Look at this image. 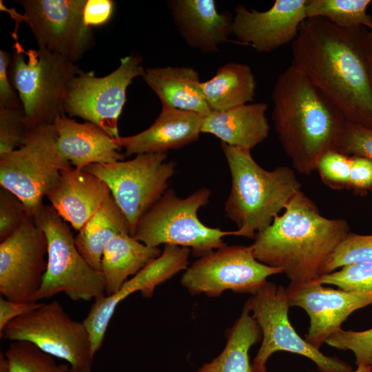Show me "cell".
<instances>
[{
    "label": "cell",
    "mask_w": 372,
    "mask_h": 372,
    "mask_svg": "<svg viewBox=\"0 0 372 372\" xmlns=\"http://www.w3.org/2000/svg\"><path fill=\"white\" fill-rule=\"evenodd\" d=\"M167 154H142L128 161L92 164L83 169L108 186L117 205L128 220L133 234L140 218L167 189L176 164Z\"/></svg>",
    "instance_id": "obj_10"
},
{
    "label": "cell",
    "mask_w": 372,
    "mask_h": 372,
    "mask_svg": "<svg viewBox=\"0 0 372 372\" xmlns=\"http://www.w3.org/2000/svg\"><path fill=\"white\" fill-rule=\"evenodd\" d=\"M159 247L147 246L129 233L112 238L103 252L101 271L105 282V296L115 293L128 280L158 258Z\"/></svg>",
    "instance_id": "obj_25"
},
{
    "label": "cell",
    "mask_w": 372,
    "mask_h": 372,
    "mask_svg": "<svg viewBox=\"0 0 372 372\" xmlns=\"http://www.w3.org/2000/svg\"><path fill=\"white\" fill-rule=\"evenodd\" d=\"M322 285L337 286L352 292L372 291V263H354L321 276L317 281Z\"/></svg>",
    "instance_id": "obj_32"
},
{
    "label": "cell",
    "mask_w": 372,
    "mask_h": 372,
    "mask_svg": "<svg viewBox=\"0 0 372 372\" xmlns=\"http://www.w3.org/2000/svg\"><path fill=\"white\" fill-rule=\"evenodd\" d=\"M371 365H360L353 372H370Z\"/></svg>",
    "instance_id": "obj_43"
},
{
    "label": "cell",
    "mask_w": 372,
    "mask_h": 372,
    "mask_svg": "<svg viewBox=\"0 0 372 372\" xmlns=\"http://www.w3.org/2000/svg\"><path fill=\"white\" fill-rule=\"evenodd\" d=\"M8 372H69L68 363L56 364L54 358L28 341L12 342L5 352Z\"/></svg>",
    "instance_id": "obj_30"
},
{
    "label": "cell",
    "mask_w": 372,
    "mask_h": 372,
    "mask_svg": "<svg viewBox=\"0 0 372 372\" xmlns=\"http://www.w3.org/2000/svg\"><path fill=\"white\" fill-rule=\"evenodd\" d=\"M42 302H14L0 296V333L12 320L25 315L40 307Z\"/></svg>",
    "instance_id": "obj_41"
},
{
    "label": "cell",
    "mask_w": 372,
    "mask_h": 372,
    "mask_svg": "<svg viewBox=\"0 0 372 372\" xmlns=\"http://www.w3.org/2000/svg\"><path fill=\"white\" fill-rule=\"evenodd\" d=\"M210 196L211 191L206 187L186 198L167 189L140 218L132 236L149 247L169 245L192 249L199 258L226 245L223 238L232 232L208 227L198 216Z\"/></svg>",
    "instance_id": "obj_6"
},
{
    "label": "cell",
    "mask_w": 372,
    "mask_h": 372,
    "mask_svg": "<svg viewBox=\"0 0 372 372\" xmlns=\"http://www.w3.org/2000/svg\"><path fill=\"white\" fill-rule=\"evenodd\" d=\"M271 97L272 121L285 154L295 170L311 174L324 153L338 150L348 121L291 65L278 77Z\"/></svg>",
    "instance_id": "obj_3"
},
{
    "label": "cell",
    "mask_w": 372,
    "mask_h": 372,
    "mask_svg": "<svg viewBox=\"0 0 372 372\" xmlns=\"http://www.w3.org/2000/svg\"><path fill=\"white\" fill-rule=\"evenodd\" d=\"M142 77L159 98L162 106L194 112L204 117L211 112L203 94L199 74L194 68H147Z\"/></svg>",
    "instance_id": "obj_24"
},
{
    "label": "cell",
    "mask_w": 372,
    "mask_h": 372,
    "mask_svg": "<svg viewBox=\"0 0 372 372\" xmlns=\"http://www.w3.org/2000/svg\"><path fill=\"white\" fill-rule=\"evenodd\" d=\"M174 25L191 48L204 53L219 52V45L233 34L232 14L219 12L214 0L167 1Z\"/></svg>",
    "instance_id": "obj_19"
},
{
    "label": "cell",
    "mask_w": 372,
    "mask_h": 372,
    "mask_svg": "<svg viewBox=\"0 0 372 372\" xmlns=\"http://www.w3.org/2000/svg\"><path fill=\"white\" fill-rule=\"evenodd\" d=\"M262 338L260 327L245 303L240 317L227 331L222 352L195 372H253L249 351Z\"/></svg>",
    "instance_id": "obj_28"
},
{
    "label": "cell",
    "mask_w": 372,
    "mask_h": 372,
    "mask_svg": "<svg viewBox=\"0 0 372 372\" xmlns=\"http://www.w3.org/2000/svg\"><path fill=\"white\" fill-rule=\"evenodd\" d=\"M221 147L231 176L224 208L237 226L232 236L254 239L301 190V183L289 167L266 170L254 159L250 149L223 143Z\"/></svg>",
    "instance_id": "obj_4"
},
{
    "label": "cell",
    "mask_w": 372,
    "mask_h": 372,
    "mask_svg": "<svg viewBox=\"0 0 372 372\" xmlns=\"http://www.w3.org/2000/svg\"><path fill=\"white\" fill-rule=\"evenodd\" d=\"M251 314L258 324L262 340L252 365L264 366L277 351H287L311 360L320 372H353L347 363L325 355L297 333L291 324L288 312L291 306L287 289L267 282L246 302Z\"/></svg>",
    "instance_id": "obj_12"
},
{
    "label": "cell",
    "mask_w": 372,
    "mask_h": 372,
    "mask_svg": "<svg viewBox=\"0 0 372 372\" xmlns=\"http://www.w3.org/2000/svg\"><path fill=\"white\" fill-rule=\"evenodd\" d=\"M45 234L28 216L10 237L0 242V293L14 302L34 301L47 267Z\"/></svg>",
    "instance_id": "obj_15"
},
{
    "label": "cell",
    "mask_w": 372,
    "mask_h": 372,
    "mask_svg": "<svg viewBox=\"0 0 372 372\" xmlns=\"http://www.w3.org/2000/svg\"><path fill=\"white\" fill-rule=\"evenodd\" d=\"M11 59L12 53L0 50V108L23 110L19 96L8 76Z\"/></svg>",
    "instance_id": "obj_38"
},
{
    "label": "cell",
    "mask_w": 372,
    "mask_h": 372,
    "mask_svg": "<svg viewBox=\"0 0 372 372\" xmlns=\"http://www.w3.org/2000/svg\"><path fill=\"white\" fill-rule=\"evenodd\" d=\"M371 0H307V18H322L345 29L364 26L372 31V18L367 14Z\"/></svg>",
    "instance_id": "obj_29"
},
{
    "label": "cell",
    "mask_w": 372,
    "mask_h": 372,
    "mask_svg": "<svg viewBox=\"0 0 372 372\" xmlns=\"http://www.w3.org/2000/svg\"><path fill=\"white\" fill-rule=\"evenodd\" d=\"M323 285L312 282L287 288L290 305L303 309L309 316L310 325L304 338L317 349L342 329L350 314L372 304V291L352 292Z\"/></svg>",
    "instance_id": "obj_17"
},
{
    "label": "cell",
    "mask_w": 372,
    "mask_h": 372,
    "mask_svg": "<svg viewBox=\"0 0 372 372\" xmlns=\"http://www.w3.org/2000/svg\"><path fill=\"white\" fill-rule=\"evenodd\" d=\"M201 86L211 110L221 112L253 101L256 82L249 65L228 63L219 67Z\"/></svg>",
    "instance_id": "obj_27"
},
{
    "label": "cell",
    "mask_w": 372,
    "mask_h": 372,
    "mask_svg": "<svg viewBox=\"0 0 372 372\" xmlns=\"http://www.w3.org/2000/svg\"><path fill=\"white\" fill-rule=\"evenodd\" d=\"M114 10V2L112 0H87L84 8V19L90 28L107 23L111 19Z\"/></svg>",
    "instance_id": "obj_40"
},
{
    "label": "cell",
    "mask_w": 372,
    "mask_h": 372,
    "mask_svg": "<svg viewBox=\"0 0 372 372\" xmlns=\"http://www.w3.org/2000/svg\"><path fill=\"white\" fill-rule=\"evenodd\" d=\"M53 125L57 135V149L74 168L112 163L124 157L116 139L94 123H79L63 114L54 120Z\"/></svg>",
    "instance_id": "obj_21"
},
{
    "label": "cell",
    "mask_w": 372,
    "mask_h": 372,
    "mask_svg": "<svg viewBox=\"0 0 372 372\" xmlns=\"http://www.w3.org/2000/svg\"><path fill=\"white\" fill-rule=\"evenodd\" d=\"M253 372H267L265 366H256L252 365Z\"/></svg>",
    "instance_id": "obj_44"
},
{
    "label": "cell",
    "mask_w": 372,
    "mask_h": 372,
    "mask_svg": "<svg viewBox=\"0 0 372 372\" xmlns=\"http://www.w3.org/2000/svg\"><path fill=\"white\" fill-rule=\"evenodd\" d=\"M111 195L107 184L85 169L63 170L46 195L57 214L79 231Z\"/></svg>",
    "instance_id": "obj_20"
},
{
    "label": "cell",
    "mask_w": 372,
    "mask_h": 372,
    "mask_svg": "<svg viewBox=\"0 0 372 372\" xmlns=\"http://www.w3.org/2000/svg\"><path fill=\"white\" fill-rule=\"evenodd\" d=\"M349 189L363 194L372 191V161L361 156H351Z\"/></svg>",
    "instance_id": "obj_39"
},
{
    "label": "cell",
    "mask_w": 372,
    "mask_h": 372,
    "mask_svg": "<svg viewBox=\"0 0 372 372\" xmlns=\"http://www.w3.org/2000/svg\"><path fill=\"white\" fill-rule=\"evenodd\" d=\"M364 27L340 28L322 18H307L292 44L291 66L300 72L349 123L372 128Z\"/></svg>",
    "instance_id": "obj_1"
},
{
    "label": "cell",
    "mask_w": 372,
    "mask_h": 372,
    "mask_svg": "<svg viewBox=\"0 0 372 372\" xmlns=\"http://www.w3.org/2000/svg\"><path fill=\"white\" fill-rule=\"evenodd\" d=\"M145 70L142 57L131 54L122 58L119 66L103 77L83 70L69 84L64 114L94 123L118 139V121L126 102L127 89Z\"/></svg>",
    "instance_id": "obj_11"
},
{
    "label": "cell",
    "mask_w": 372,
    "mask_h": 372,
    "mask_svg": "<svg viewBox=\"0 0 372 372\" xmlns=\"http://www.w3.org/2000/svg\"><path fill=\"white\" fill-rule=\"evenodd\" d=\"M338 151L372 161V128L347 122L341 136Z\"/></svg>",
    "instance_id": "obj_37"
},
{
    "label": "cell",
    "mask_w": 372,
    "mask_h": 372,
    "mask_svg": "<svg viewBox=\"0 0 372 372\" xmlns=\"http://www.w3.org/2000/svg\"><path fill=\"white\" fill-rule=\"evenodd\" d=\"M22 14L14 17L25 21L38 45L76 63L94 45L92 28L86 25L87 0H19Z\"/></svg>",
    "instance_id": "obj_14"
},
{
    "label": "cell",
    "mask_w": 372,
    "mask_h": 372,
    "mask_svg": "<svg viewBox=\"0 0 372 372\" xmlns=\"http://www.w3.org/2000/svg\"><path fill=\"white\" fill-rule=\"evenodd\" d=\"M325 343L338 349L351 351L357 366L372 364V328L361 331L341 329L329 336Z\"/></svg>",
    "instance_id": "obj_34"
},
{
    "label": "cell",
    "mask_w": 372,
    "mask_h": 372,
    "mask_svg": "<svg viewBox=\"0 0 372 372\" xmlns=\"http://www.w3.org/2000/svg\"><path fill=\"white\" fill-rule=\"evenodd\" d=\"M351 166V156L338 150H330L320 158L316 170L324 185L340 190L349 189Z\"/></svg>",
    "instance_id": "obj_33"
},
{
    "label": "cell",
    "mask_w": 372,
    "mask_h": 372,
    "mask_svg": "<svg viewBox=\"0 0 372 372\" xmlns=\"http://www.w3.org/2000/svg\"><path fill=\"white\" fill-rule=\"evenodd\" d=\"M204 118L194 112L162 106L149 127L134 135L120 136L116 141L125 149L126 156L166 154L196 141L202 133Z\"/></svg>",
    "instance_id": "obj_22"
},
{
    "label": "cell",
    "mask_w": 372,
    "mask_h": 372,
    "mask_svg": "<svg viewBox=\"0 0 372 372\" xmlns=\"http://www.w3.org/2000/svg\"><path fill=\"white\" fill-rule=\"evenodd\" d=\"M343 218L323 216L302 190L290 200L281 215L258 232L251 244L260 262L278 268L289 280V287L317 281L335 248L349 234Z\"/></svg>",
    "instance_id": "obj_2"
},
{
    "label": "cell",
    "mask_w": 372,
    "mask_h": 372,
    "mask_svg": "<svg viewBox=\"0 0 372 372\" xmlns=\"http://www.w3.org/2000/svg\"><path fill=\"white\" fill-rule=\"evenodd\" d=\"M267 109V104L260 102L211 111L204 118L201 132L214 135L228 145L251 150L269 136Z\"/></svg>",
    "instance_id": "obj_23"
},
{
    "label": "cell",
    "mask_w": 372,
    "mask_h": 372,
    "mask_svg": "<svg viewBox=\"0 0 372 372\" xmlns=\"http://www.w3.org/2000/svg\"><path fill=\"white\" fill-rule=\"evenodd\" d=\"M123 232L131 235L130 225L111 194L78 231L75 244L87 263L101 271L104 249L112 238Z\"/></svg>",
    "instance_id": "obj_26"
},
{
    "label": "cell",
    "mask_w": 372,
    "mask_h": 372,
    "mask_svg": "<svg viewBox=\"0 0 372 372\" xmlns=\"http://www.w3.org/2000/svg\"><path fill=\"white\" fill-rule=\"evenodd\" d=\"M282 273L259 262L251 245H225L200 257L183 273L180 283L191 295L219 297L224 291L254 294L273 275Z\"/></svg>",
    "instance_id": "obj_13"
},
{
    "label": "cell",
    "mask_w": 372,
    "mask_h": 372,
    "mask_svg": "<svg viewBox=\"0 0 372 372\" xmlns=\"http://www.w3.org/2000/svg\"><path fill=\"white\" fill-rule=\"evenodd\" d=\"M370 372H372V364H371V370Z\"/></svg>",
    "instance_id": "obj_45"
},
{
    "label": "cell",
    "mask_w": 372,
    "mask_h": 372,
    "mask_svg": "<svg viewBox=\"0 0 372 372\" xmlns=\"http://www.w3.org/2000/svg\"><path fill=\"white\" fill-rule=\"evenodd\" d=\"M306 3L307 0H276L263 12L240 4L235 8L233 34L259 53L271 52L296 39L307 19Z\"/></svg>",
    "instance_id": "obj_18"
},
{
    "label": "cell",
    "mask_w": 372,
    "mask_h": 372,
    "mask_svg": "<svg viewBox=\"0 0 372 372\" xmlns=\"http://www.w3.org/2000/svg\"><path fill=\"white\" fill-rule=\"evenodd\" d=\"M34 219L48 242L46 270L34 301L49 299L59 293L74 301L105 296L103 274L81 254L68 223L50 205H44Z\"/></svg>",
    "instance_id": "obj_7"
},
{
    "label": "cell",
    "mask_w": 372,
    "mask_h": 372,
    "mask_svg": "<svg viewBox=\"0 0 372 372\" xmlns=\"http://www.w3.org/2000/svg\"><path fill=\"white\" fill-rule=\"evenodd\" d=\"M82 71L63 56L39 48L25 50L16 41L8 76L21 101L28 127L53 124L64 114L69 84Z\"/></svg>",
    "instance_id": "obj_5"
},
{
    "label": "cell",
    "mask_w": 372,
    "mask_h": 372,
    "mask_svg": "<svg viewBox=\"0 0 372 372\" xmlns=\"http://www.w3.org/2000/svg\"><path fill=\"white\" fill-rule=\"evenodd\" d=\"M1 339L28 341L54 358L63 360L69 372H92L94 355L90 334L72 319L58 300L10 321L0 333Z\"/></svg>",
    "instance_id": "obj_9"
},
{
    "label": "cell",
    "mask_w": 372,
    "mask_h": 372,
    "mask_svg": "<svg viewBox=\"0 0 372 372\" xmlns=\"http://www.w3.org/2000/svg\"><path fill=\"white\" fill-rule=\"evenodd\" d=\"M372 263V235L349 233L335 248L325 267V274L354 263Z\"/></svg>",
    "instance_id": "obj_31"
},
{
    "label": "cell",
    "mask_w": 372,
    "mask_h": 372,
    "mask_svg": "<svg viewBox=\"0 0 372 372\" xmlns=\"http://www.w3.org/2000/svg\"><path fill=\"white\" fill-rule=\"evenodd\" d=\"M53 124L30 127L23 145L0 156V185L34 216L63 170L72 167L59 153Z\"/></svg>",
    "instance_id": "obj_8"
},
{
    "label": "cell",
    "mask_w": 372,
    "mask_h": 372,
    "mask_svg": "<svg viewBox=\"0 0 372 372\" xmlns=\"http://www.w3.org/2000/svg\"><path fill=\"white\" fill-rule=\"evenodd\" d=\"M366 48L368 76L372 90V31L370 30L366 37Z\"/></svg>",
    "instance_id": "obj_42"
},
{
    "label": "cell",
    "mask_w": 372,
    "mask_h": 372,
    "mask_svg": "<svg viewBox=\"0 0 372 372\" xmlns=\"http://www.w3.org/2000/svg\"><path fill=\"white\" fill-rule=\"evenodd\" d=\"M28 129L23 110L0 108V156L21 147Z\"/></svg>",
    "instance_id": "obj_35"
},
{
    "label": "cell",
    "mask_w": 372,
    "mask_h": 372,
    "mask_svg": "<svg viewBox=\"0 0 372 372\" xmlns=\"http://www.w3.org/2000/svg\"><path fill=\"white\" fill-rule=\"evenodd\" d=\"M189 254V248L164 245L158 258L128 279L115 293L94 300L83 320L90 334L94 356L103 345L110 322L118 304L137 291L144 298H151L158 285L187 269Z\"/></svg>",
    "instance_id": "obj_16"
},
{
    "label": "cell",
    "mask_w": 372,
    "mask_h": 372,
    "mask_svg": "<svg viewBox=\"0 0 372 372\" xmlns=\"http://www.w3.org/2000/svg\"><path fill=\"white\" fill-rule=\"evenodd\" d=\"M28 214L23 202L13 193L0 189V242L14 234Z\"/></svg>",
    "instance_id": "obj_36"
}]
</instances>
